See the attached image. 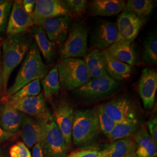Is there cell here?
Here are the masks:
<instances>
[{
	"label": "cell",
	"instance_id": "obj_1",
	"mask_svg": "<svg viewBox=\"0 0 157 157\" xmlns=\"http://www.w3.org/2000/svg\"><path fill=\"white\" fill-rule=\"evenodd\" d=\"M32 44L29 34L8 36L2 44V57L0 73V91L6 96L9 78L20 64Z\"/></svg>",
	"mask_w": 157,
	"mask_h": 157
},
{
	"label": "cell",
	"instance_id": "obj_2",
	"mask_svg": "<svg viewBox=\"0 0 157 157\" xmlns=\"http://www.w3.org/2000/svg\"><path fill=\"white\" fill-rule=\"evenodd\" d=\"M48 73V67L43 62L36 43L30 45L25 60L11 87L7 90V97L14 94L23 86L35 80L44 78Z\"/></svg>",
	"mask_w": 157,
	"mask_h": 157
},
{
	"label": "cell",
	"instance_id": "obj_3",
	"mask_svg": "<svg viewBox=\"0 0 157 157\" xmlns=\"http://www.w3.org/2000/svg\"><path fill=\"white\" fill-rule=\"evenodd\" d=\"M101 132L95 110L74 111L72 140L75 145L84 146L94 140Z\"/></svg>",
	"mask_w": 157,
	"mask_h": 157
},
{
	"label": "cell",
	"instance_id": "obj_4",
	"mask_svg": "<svg viewBox=\"0 0 157 157\" xmlns=\"http://www.w3.org/2000/svg\"><path fill=\"white\" fill-rule=\"evenodd\" d=\"M56 66L60 86L65 90H76L91 78L83 60L80 58L61 60Z\"/></svg>",
	"mask_w": 157,
	"mask_h": 157
},
{
	"label": "cell",
	"instance_id": "obj_5",
	"mask_svg": "<svg viewBox=\"0 0 157 157\" xmlns=\"http://www.w3.org/2000/svg\"><path fill=\"white\" fill-rule=\"evenodd\" d=\"M88 50V31L84 23L75 22L69 29L67 40L59 48L61 60L86 56Z\"/></svg>",
	"mask_w": 157,
	"mask_h": 157
},
{
	"label": "cell",
	"instance_id": "obj_6",
	"mask_svg": "<svg viewBox=\"0 0 157 157\" xmlns=\"http://www.w3.org/2000/svg\"><path fill=\"white\" fill-rule=\"evenodd\" d=\"M41 145L44 157H67V148L61 131L50 113L43 120Z\"/></svg>",
	"mask_w": 157,
	"mask_h": 157
},
{
	"label": "cell",
	"instance_id": "obj_7",
	"mask_svg": "<svg viewBox=\"0 0 157 157\" xmlns=\"http://www.w3.org/2000/svg\"><path fill=\"white\" fill-rule=\"evenodd\" d=\"M119 83L109 75L91 78L86 84L73 91V95L82 100L95 101L113 94L119 87Z\"/></svg>",
	"mask_w": 157,
	"mask_h": 157
},
{
	"label": "cell",
	"instance_id": "obj_8",
	"mask_svg": "<svg viewBox=\"0 0 157 157\" xmlns=\"http://www.w3.org/2000/svg\"><path fill=\"white\" fill-rule=\"evenodd\" d=\"M52 118L62 133L67 149L70 148L72 142L74 109L72 104L67 98H61L56 104Z\"/></svg>",
	"mask_w": 157,
	"mask_h": 157
},
{
	"label": "cell",
	"instance_id": "obj_9",
	"mask_svg": "<svg viewBox=\"0 0 157 157\" xmlns=\"http://www.w3.org/2000/svg\"><path fill=\"white\" fill-rule=\"evenodd\" d=\"M143 25V20L131 12L124 10L117 19L118 36L116 41L132 44Z\"/></svg>",
	"mask_w": 157,
	"mask_h": 157
},
{
	"label": "cell",
	"instance_id": "obj_10",
	"mask_svg": "<svg viewBox=\"0 0 157 157\" xmlns=\"http://www.w3.org/2000/svg\"><path fill=\"white\" fill-rule=\"evenodd\" d=\"M69 15L45 19L39 26L43 29L47 37L54 45L61 47L67 38L70 28Z\"/></svg>",
	"mask_w": 157,
	"mask_h": 157
},
{
	"label": "cell",
	"instance_id": "obj_11",
	"mask_svg": "<svg viewBox=\"0 0 157 157\" xmlns=\"http://www.w3.org/2000/svg\"><path fill=\"white\" fill-rule=\"evenodd\" d=\"M8 103L19 112L37 120L44 119L50 113L46 105L43 93H40L36 96L26 97L18 101H8Z\"/></svg>",
	"mask_w": 157,
	"mask_h": 157
},
{
	"label": "cell",
	"instance_id": "obj_12",
	"mask_svg": "<svg viewBox=\"0 0 157 157\" xmlns=\"http://www.w3.org/2000/svg\"><path fill=\"white\" fill-rule=\"evenodd\" d=\"M22 1L13 2L6 33L8 36L23 33L33 26L32 17L25 11Z\"/></svg>",
	"mask_w": 157,
	"mask_h": 157
},
{
	"label": "cell",
	"instance_id": "obj_13",
	"mask_svg": "<svg viewBox=\"0 0 157 157\" xmlns=\"http://www.w3.org/2000/svg\"><path fill=\"white\" fill-rule=\"evenodd\" d=\"M69 15V12L63 1L37 0L32 15L33 25L40 26L47 18Z\"/></svg>",
	"mask_w": 157,
	"mask_h": 157
},
{
	"label": "cell",
	"instance_id": "obj_14",
	"mask_svg": "<svg viewBox=\"0 0 157 157\" xmlns=\"http://www.w3.org/2000/svg\"><path fill=\"white\" fill-rule=\"evenodd\" d=\"M157 89V72L150 68H144L139 80L138 90L146 110L150 109L153 107Z\"/></svg>",
	"mask_w": 157,
	"mask_h": 157
},
{
	"label": "cell",
	"instance_id": "obj_15",
	"mask_svg": "<svg viewBox=\"0 0 157 157\" xmlns=\"http://www.w3.org/2000/svg\"><path fill=\"white\" fill-rule=\"evenodd\" d=\"M118 30L117 24L102 21L95 26L91 37V42L95 49L105 50L117 40Z\"/></svg>",
	"mask_w": 157,
	"mask_h": 157
},
{
	"label": "cell",
	"instance_id": "obj_16",
	"mask_svg": "<svg viewBox=\"0 0 157 157\" xmlns=\"http://www.w3.org/2000/svg\"><path fill=\"white\" fill-rule=\"evenodd\" d=\"M101 105L104 112L115 123L136 117L133 104L126 97H118Z\"/></svg>",
	"mask_w": 157,
	"mask_h": 157
},
{
	"label": "cell",
	"instance_id": "obj_17",
	"mask_svg": "<svg viewBox=\"0 0 157 157\" xmlns=\"http://www.w3.org/2000/svg\"><path fill=\"white\" fill-rule=\"evenodd\" d=\"M43 120H37L25 115H23L21 128V136L23 143L28 148H31L37 143H41L43 130Z\"/></svg>",
	"mask_w": 157,
	"mask_h": 157
},
{
	"label": "cell",
	"instance_id": "obj_18",
	"mask_svg": "<svg viewBox=\"0 0 157 157\" xmlns=\"http://www.w3.org/2000/svg\"><path fill=\"white\" fill-rule=\"evenodd\" d=\"M23 115L7 102L0 108V126L6 132L13 134L21 129Z\"/></svg>",
	"mask_w": 157,
	"mask_h": 157
},
{
	"label": "cell",
	"instance_id": "obj_19",
	"mask_svg": "<svg viewBox=\"0 0 157 157\" xmlns=\"http://www.w3.org/2000/svg\"><path fill=\"white\" fill-rule=\"evenodd\" d=\"M125 6L122 0H94L90 3L89 11L93 16L111 17L123 11Z\"/></svg>",
	"mask_w": 157,
	"mask_h": 157
},
{
	"label": "cell",
	"instance_id": "obj_20",
	"mask_svg": "<svg viewBox=\"0 0 157 157\" xmlns=\"http://www.w3.org/2000/svg\"><path fill=\"white\" fill-rule=\"evenodd\" d=\"M102 51L104 56L108 75L115 81L128 78L132 72V67L112 56L107 49Z\"/></svg>",
	"mask_w": 157,
	"mask_h": 157
},
{
	"label": "cell",
	"instance_id": "obj_21",
	"mask_svg": "<svg viewBox=\"0 0 157 157\" xmlns=\"http://www.w3.org/2000/svg\"><path fill=\"white\" fill-rule=\"evenodd\" d=\"M134 138L137 157H157V144L152 140L144 128H141L137 130L135 133Z\"/></svg>",
	"mask_w": 157,
	"mask_h": 157
},
{
	"label": "cell",
	"instance_id": "obj_22",
	"mask_svg": "<svg viewBox=\"0 0 157 157\" xmlns=\"http://www.w3.org/2000/svg\"><path fill=\"white\" fill-rule=\"evenodd\" d=\"M91 78H98L108 75L102 51L94 49L84 56L83 60Z\"/></svg>",
	"mask_w": 157,
	"mask_h": 157
},
{
	"label": "cell",
	"instance_id": "obj_23",
	"mask_svg": "<svg viewBox=\"0 0 157 157\" xmlns=\"http://www.w3.org/2000/svg\"><path fill=\"white\" fill-rule=\"evenodd\" d=\"M107 50L118 60L132 67L137 63L138 58L132 44L115 41Z\"/></svg>",
	"mask_w": 157,
	"mask_h": 157
},
{
	"label": "cell",
	"instance_id": "obj_24",
	"mask_svg": "<svg viewBox=\"0 0 157 157\" xmlns=\"http://www.w3.org/2000/svg\"><path fill=\"white\" fill-rule=\"evenodd\" d=\"M139 126V121L136 117L116 123L108 139L112 143L115 141L130 138L137 132Z\"/></svg>",
	"mask_w": 157,
	"mask_h": 157
},
{
	"label": "cell",
	"instance_id": "obj_25",
	"mask_svg": "<svg viewBox=\"0 0 157 157\" xmlns=\"http://www.w3.org/2000/svg\"><path fill=\"white\" fill-rule=\"evenodd\" d=\"M32 34L40 52L47 62L52 60L55 53V45L47 37L43 29L39 26H32Z\"/></svg>",
	"mask_w": 157,
	"mask_h": 157
},
{
	"label": "cell",
	"instance_id": "obj_26",
	"mask_svg": "<svg viewBox=\"0 0 157 157\" xmlns=\"http://www.w3.org/2000/svg\"><path fill=\"white\" fill-rule=\"evenodd\" d=\"M134 140L131 138L112 142L101 151L102 157H126L134 145Z\"/></svg>",
	"mask_w": 157,
	"mask_h": 157
},
{
	"label": "cell",
	"instance_id": "obj_27",
	"mask_svg": "<svg viewBox=\"0 0 157 157\" xmlns=\"http://www.w3.org/2000/svg\"><path fill=\"white\" fill-rule=\"evenodd\" d=\"M43 95L46 99L51 100L54 96L58 94L61 86L57 66H55L43 78Z\"/></svg>",
	"mask_w": 157,
	"mask_h": 157
},
{
	"label": "cell",
	"instance_id": "obj_28",
	"mask_svg": "<svg viewBox=\"0 0 157 157\" xmlns=\"http://www.w3.org/2000/svg\"><path fill=\"white\" fill-rule=\"evenodd\" d=\"M154 7V2L150 0H129L124 10L132 12L143 20L151 13Z\"/></svg>",
	"mask_w": 157,
	"mask_h": 157
},
{
	"label": "cell",
	"instance_id": "obj_29",
	"mask_svg": "<svg viewBox=\"0 0 157 157\" xmlns=\"http://www.w3.org/2000/svg\"><path fill=\"white\" fill-rule=\"evenodd\" d=\"M143 61L146 63L157 65V39L155 33L150 34L144 43Z\"/></svg>",
	"mask_w": 157,
	"mask_h": 157
},
{
	"label": "cell",
	"instance_id": "obj_30",
	"mask_svg": "<svg viewBox=\"0 0 157 157\" xmlns=\"http://www.w3.org/2000/svg\"><path fill=\"white\" fill-rule=\"evenodd\" d=\"M41 91L40 80H35L18 90L17 93L9 97L8 101H18L23 98L39 95Z\"/></svg>",
	"mask_w": 157,
	"mask_h": 157
},
{
	"label": "cell",
	"instance_id": "obj_31",
	"mask_svg": "<svg viewBox=\"0 0 157 157\" xmlns=\"http://www.w3.org/2000/svg\"><path fill=\"white\" fill-rule=\"evenodd\" d=\"M95 112L98 119L100 130L108 138L115 127L116 123L104 112L101 105L96 108Z\"/></svg>",
	"mask_w": 157,
	"mask_h": 157
},
{
	"label": "cell",
	"instance_id": "obj_32",
	"mask_svg": "<svg viewBox=\"0 0 157 157\" xmlns=\"http://www.w3.org/2000/svg\"><path fill=\"white\" fill-rule=\"evenodd\" d=\"M69 14L74 16L82 15L87 8V1L86 0H65L63 1Z\"/></svg>",
	"mask_w": 157,
	"mask_h": 157
},
{
	"label": "cell",
	"instance_id": "obj_33",
	"mask_svg": "<svg viewBox=\"0 0 157 157\" xmlns=\"http://www.w3.org/2000/svg\"><path fill=\"white\" fill-rule=\"evenodd\" d=\"M13 1H6L0 5V36L6 31Z\"/></svg>",
	"mask_w": 157,
	"mask_h": 157
},
{
	"label": "cell",
	"instance_id": "obj_34",
	"mask_svg": "<svg viewBox=\"0 0 157 157\" xmlns=\"http://www.w3.org/2000/svg\"><path fill=\"white\" fill-rule=\"evenodd\" d=\"M10 157H32L28 148L22 142L18 141L10 150Z\"/></svg>",
	"mask_w": 157,
	"mask_h": 157
},
{
	"label": "cell",
	"instance_id": "obj_35",
	"mask_svg": "<svg viewBox=\"0 0 157 157\" xmlns=\"http://www.w3.org/2000/svg\"><path fill=\"white\" fill-rule=\"evenodd\" d=\"M67 157H102L101 150L95 148L79 149L69 154Z\"/></svg>",
	"mask_w": 157,
	"mask_h": 157
},
{
	"label": "cell",
	"instance_id": "obj_36",
	"mask_svg": "<svg viewBox=\"0 0 157 157\" xmlns=\"http://www.w3.org/2000/svg\"><path fill=\"white\" fill-rule=\"evenodd\" d=\"M147 128L149 130L150 136L152 140L157 144V117H154L147 122Z\"/></svg>",
	"mask_w": 157,
	"mask_h": 157
},
{
	"label": "cell",
	"instance_id": "obj_37",
	"mask_svg": "<svg viewBox=\"0 0 157 157\" xmlns=\"http://www.w3.org/2000/svg\"><path fill=\"white\" fill-rule=\"evenodd\" d=\"M23 7L26 12L32 17L36 1L34 0H24L22 2Z\"/></svg>",
	"mask_w": 157,
	"mask_h": 157
},
{
	"label": "cell",
	"instance_id": "obj_38",
	"mask_svg": "<svg viewBox=\"0 0 157 157\" xmlns=\"http://www.w3.org/2000/svg\"><path fill=\"white\" fill-rule=\"evenodd\" d=\"M32 157H44L41 143H38L34 146Z\"/></svg>",
	"mask_w": 157,
	"mask_h": 157
},
{
	"label": "cell",
	"instance_id": "obj_39",
	"mask_svg": "<svg viewBox=\"0 0 157 157\" xmlns=\"http://www.w3.org/2000/svg\"><path fill=\"white\" fill-rule=\"evenodd\" d=\"M13 133L6 132L0 126V142L10 139L11 137L13 136Z\"/></svg>",
	"mask_w": 157,
	"mask_h": 157
},
{
	"label": "cell",
	"instance_id": "obj_40",
	"mask_svg": "<svg viewBox=\"0 0 157 157\" xmlns=\"http://www.w3.org/2000/svg\"><path fill=\"white\" fill-rule=\"evenodd\" d=\"M136 143L134 144V145L132 147L131 150H130L129 153L128 154V155H126V157H137L136 153Z\"/></svg>",
	"mask_w": 157,
	"mask_h": 157
},
{
	"label": "cell",
	"instance_id": "obj_41",
	"mask_svg": "<svg viewBox=\"0 0 157 157\" xmlns=\"http://www.w3.org/2000/svg\"><path fill=\"white\" fill-rule=\"evenodd\" d=\"M1 47H0V73H1Z\"/></svg>",
	"mask_w": 157,
	"mask_h": 157
},
{
	"label": "cell",
	"instance_id": "obj_42",
	"mask_svg": "<svg viewBox=\"0 0 157 157\" xmlns=\"http://www.w3.org/2000/svg\"><path fill=\"white\" fill-rule=\"evenodd\" d=\"M5 1H4V0H0V5L2 4V3L5 2Z\"/></svg>",
	"mask_w": 157,
	"mask_h": 157
},
{
	"label": "cell",
	"instance_id": "obj_43",
	"mask_svg": "<svg viewBox=\"0 0 157 157\" xmlns=\"http://www.w3.org/2000/svg\"><path fill=\"white\" fill-rule=\"evenodd\" d=\"M0 157H3L2 155H1V154H0Z\"/></svg>",
	"mask_w": 157,
	"mask_h": 157
}]
</instances>
